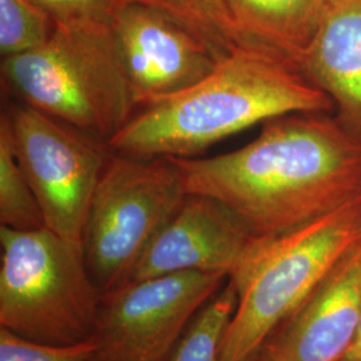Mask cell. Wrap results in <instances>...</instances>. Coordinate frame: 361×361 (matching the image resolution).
Wrapping results in <instances>:
<instances>
[{
    "label": "cell",
    "mask_w": 361,
    "mask_h": 361,
    "mask_svg": "<svg viewBox=\"0 0 361 361\" xmlns=\"http://www.w3.org/2000/svg\"><path fill=\"white\" fill-rule=\"evenodd\" d=\"M253 237L217 200L188 193L128 281L180 271H212L229 277Z\"/></svg>",
    "instance_id": "cell-10"
},
{
    "label": "cell",
    "mask_w": 361,
    "mask_h": 361,
    "mask_svg": "<svg viewBox=\"0 0 361 361\" xmlns=\"http://www.w3.org/2000/svg\"><path fill=\"white\" fill-rule=\"evenodd\" d=\"M347 359H352V360L361 361V305H360V319H359V326H357V334L355 337L353 345L349 350L347 355Z\"/></svg>",
    "instance_id": "cell-20"
},
{
    "label": "cell",
    "mask_w": 361,
    "mask_h": 361,
    "mask_svg": "<svg viewBox=\"0 0 361 361\" xmlns=\"http://www.w3.org/2000/svg\"><path fill=\"white\" fill-rule=\"evenodd\" d=\"M0 328L54 345L90 340L102 293L83 245L47 228L0 226Z\"/></svg>",
    "instance_id": "cell-5"
},
{
    "label": "cell",
    "mask_w": 361,
    "mask_h": 361,
    "mask_svg": "<svg viewBox=\"0 0 361 361\" xmlns=\"http://www.w3.org/2000/svg\"><path fill=\"white\" fill-rule=\"evenodd\" d=\"M329 1H332V0H329Z\"/></svg>",
    "instance_id": "cell-23"
},
{
    "label": "cell",
    "mask_w": 361,
    "mask_h": 361,
    "mask_svg": "<svg viewBox=\"0 0 361 361\" xmlns=\"http://www.w3.org/2000/svg\"><path fill=\"white\" fill-rule=\"evenodd\" d=\"M334 106L297 66L244 43L192 87L145 107L106 147L140 159L193 158L257 123L295 113H329Z\"/></svg>",
    "instance_id": "cell-2"
},
{
    "label": "cell",
    "mask_w": 361,
    "mask_h": 361,
    "mask_svg": "<svg viewBox=\"0 0 361 361\" xmlns=\"http://www.w3.org/2000/svg\"><path fill=\"white\" fill-rule=\"evenodd\" d=\"M243 361H277L274 359V356L271 355V350L267 348L265 345H262L261 348H258L256 352H253L252 355H249L246 359Z\"/></svg>",
    "instance_id": "cell-21"
},
{
    "label": "cell",
    "mask_w": 361,
    "mask_h": 361,
    "mask_svg": "<svg viewBox=\"0 0 361 361\" xmlns=\"http://www.w3.org/2000/svg\"><path fill=\"white\" fill-rule=\"evenodd\" d=\"M1 118L46 228L83 245L91 200L110 152L104 143L22 102L10 104Z\"/></svg>",
    "instance_id": "cell-7"
},
{
    "label": "cell",
    "mask_w": 361,
    "mask_h": 361,
    "mask_svg": "<svg viewBox=\"0 0 361 361\" xmlns=\"http://www.w3.org/2000/svg\"><path fill=\"white\" fill-rule=\"evenodd\" d=\"M237 301V290L228 280L195 314L165 361H219L221 344Z\"/></svg>",
    "instance_id": "cell-16"
},
{
    "label": "cell",
    "mask_w": 361,
    "mask_h": 361,
    "mask_svg": "<svg viewBox=\"0 0 361 361\" xmlns=\"http://www.w3.org/2000/svg\"><path fill=\"white\" fill-rule=\"evenodd\" d=\"M228 276L180 271L131 280L102 293L90 361H165Z\"/></svg>",
    "instance_id": "cell-8"
},
{
    "label": "cell",
    "mask_w": 361,
    "mask_h": 361,
    "mask_svg": "<svg viewBox=\"0 0 361 361\" xmlns=\"http://www.w3.org/2000/svg\"><path fill=\"white\" fill-rule=\"evenodd\" d=\"M361 244V195L296 228L255 235L228 280L237 307L219 361H243Z\"/></svg>",
    "instance_id": "cell-3"
},
{
    "label": "cell",
    "mask_w": 361,
    "mask_h": 361,
    "mask_svg": "<svg viewBox=\"0 0 361 361\" xmlns=\"http://www.w3.org/2000/svg\"><path fill=\"white\" fill-rule=\"evenodd\" d=\"M92 349V337L71 345H54L30 341L0 328V361H90Z\"/></svg>",
    "instance_id": "cell-19"
},
{
    "label": "cell",
    "mask_w": 361,
    "mask_h": 361,
    "mask_svg": "<svg viewBox=\"0 0 361 361\" xmlns=\"http://www.w3.org/2000/svg\"><path fill=\"white\" fill-rule=\"evenodd\" d=\"M341 361H359V360H352V359H347V357H345V359H344V360H341Z\"/></svg>",
    "instance_id": "cell-22"
},
{
    "label": "cell",
    "mask_w": 361,
    "mask_h": 361,
    "mask_svg": "<svg viewBox=\"0 0 361 361\" xmlns=\"http://www.w3.org/2000/svg\"><path fill=\"white\" fill-rule=\"evenodd\" d=\"M361 244L352 249L264 344L277 361H341L357 334Z\"/></svg>",
    "instance_id": "cell-11"
},
{
    "label": "cell",
    "mask_w": 361,
    "mask_h": 361,
    "mask_svg": "<svg viewBox=\"0 0 361 361\" xmlns=\"http://www.w3.org/2000/svg\"><path fill=\"white\" fill-rule=\"evenodd\" d=\"M161 11L205 42L219 59L244 44L225 0H135Z\"/></svg>",
    "instance_id": "cell-14"
},
{
    "label": "cell",
    "mask_w": 361,
    "mask_h": 361,
    "mask_svg": "<svg viewBox=\"0 0 361 361\" xmlns=\"http://www.w3.org/2000/svg\"><path fill=\"white\" fill-rule=\"evenodd\" d=\"M173 159L188 193L217 200L253 235L289 231L361 195V138L326 113L277 116L241 149Z\"/></svg>",
    "instance_id": "cell-1"
},
{
    "label": "cell",
    "mask_w": 361,
    "mask_h": 361,
    "mask_svg": "<svg viewBox=\"0 0 361 361\" xmlns=\"http://www.w3.org/2000/svg\"><path fill=\"white\" fill-rule=\"evenodd\" d=\"M55 22L32 0H0V54L10 58L38 50L51 38Z\"/></svg>",
    "instance_id": "cell-17"
},
{
    "label": "cell",
    "mask_w": 361,
    "mask_h": 361,
    "mask_svg": "<svg viewBox=\"0 0 361 361\" xmlns=\"http://www.w3.org/2000/svg\"><path fill=\"white\" fill-rule=\"evenodd\" d=\"M62 26L111 27L116 15L135 0H32Z\"/></svg>",
    "instance_id": "cell-18"
},
{
    "label": "cell",
    "mask_w": 361,
    "mask_h": 361,
    "mask_svg": "<svg viewBox=\"0 0 361 361\" xmlns=\"http://www.w3.org/2000/svg\"><path fill=\"white\" fill-rule=\"evenodd\" d=\"M186 195L182 171L173 158L110 153L83 232L86 265L101 293L129 280Z\"/></svg>",
    "instance_id": "cell-6"
},
{
    "label": "cell",
    "mask_w": 361,
    "mask_h": 361,
    "mask_svg": "<svg viewBox=\"0 0 361 361\" xmlns=\"http://www.w3.org/2000/svg\"><path fill=\"white\" fill-rule=\"evenodd\" d=\"M244 43L273 52L300 68L329 0H225Z\"/></svg>",
    "instance_id": "cell-13"
},
{
    "label": "cell",
    "mask_w": 361,
    "mask_h": 361,
    "mask_svg": "<svg viewBox=\"0 0 361 361\" xmlns=\"http://www.w3.org/2000/svg\"><path fill=\"white\" fill-rule=\"evenodd\" d=\"M0 224L15 231H38L46 221L26 174L13 152L6 121L0 119Z\"/></svg>",
    "instance_id": "cell-15"
},
{
    "label": "cell",
    "mask_w": 361,
    "mask_h": 361,
    "mask_svg": "<svg viewBox=\"0 0 361 361\" xmlns=\"http://www.w3.org/2000/svg\"><path fill=\"white\" fill-rule=\"evenodd\" d=\"M3 85L39 111L110 142L137 107L111 27L55 25L38 50L1 59Z\"/></svg>",
    "instance_id": "cell-4"
},
{
    "label": "cell",
    "mask_w": 361,
    "mask_h": 361,
    "mask_svg": "<svg viewBox=\"0 0 361 361\" xmlns=\"http://www.w3.org/2000/svg\"><path fill=\"white\" fill-rule=\"evenodd\" d=\"M111 34L135 104L143 109L192 87L221 61L192 31L140 1L116 15Z\"/></svg>",
    "instance_id": "cell-9"
},
{
    "label": "cell",
    "mask_w": 361,
    "mask_h": 361,
    "mask_svg": "<svg viewBox=\"0 0 361 361\" xmlns=\"http://www.w3.org/2000/svg\"><path fill=\"white\" fill-rule=\"evenodd\" d=\"M300 70L328 94L337 119L361 138V0H332Z\"/></svg>",
    "instance_id": "cell-12"
}]
</instances>
